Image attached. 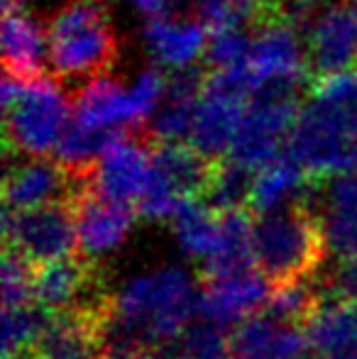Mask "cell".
<instances>
[{
  "label": "cell",
  "mask_w": 357,
  "mask_h": 359,
  "mask_svg": "<svg viewBox=\"0 0 357 359\" xmlns=\"http://www.w3.org/2000/svg\"><path fill=\"white\" fill-rule=\"evenodd\" d=\"M130 3H133L140 13L147 15V18H162V15H167V10H172L181 0H130Z\"/></svg>",
  "instance_id": "31"
},
{
  "label": "cell",
  "mask_w": 357,
  "mask_h": 359,
  "mask_svg": "<svg viewBox=\"0 0 357 359\" xmlns=\"http://www.w3.org/2000/svg\"><path fill=\"white\" fill-rule=\"evenodd\" d=\"M306 67L314 83L357 72V8L348 0L328 5L309 25Z\"/></svg>",
  "instance_id": "8"
},
{
  "label": "cell",
  "mask_w": 357,
  "mask_h": 359,
  "mask_svg": "<svg viewBox=\"0 0 357 359\" xmlns=\"http://www.w3.org/2000/svg\"><path fill=\"white\" fill-rule=\"evenodd\" d=\"M255 171L235 164L233 159H223L215 164L213 176L208 181V189L203 194V203L218 213L230 210H243V205H250L252 196Z\"/></svg>",
  "instance_id": "24"
},
{
  "label": "cell",
  "mask_w": 357,
  "mask_h": 359,
  "mask_svg": "<svg viewBox=\"0 0 357 359\" xmlns=\"http://www.w3.org/2000/svg\"><path fill=\"white\" fill-rule=\"evenodd\" d=\"M248 69L255 76V83L289 76H309L306 54L301 49L299 29L289 22H274L252 34ZM255 86V88H257Z\"/></svg>",
  "instance_id": "15"
},
{
  "label": "cell",
  "mask_w": 357,
  "mask_h": 359,
  "mask_svg": "<svg viewBox=\"0 0 357 359\" xmlns=\"http://www.w3.org/2000/svg\"><path fill=\"white\" fill-rule=\"evenodd\" d=\"M311 196H314V179L284 151V156L255 174L250 208L257 215H269L306 203Z\"/></svg>",
  "instance_id": "17"
},
{
  "label": "cell",
  "mask_w": 357,
  "mask_h": 359,
  "mask_svg": "<svg viewBox=\"0 0 357 359\" xmlns=\"http://www.w3.org/2000/svg\"><path fill=\"white\" fill-rule=\"evenodd\" d=\"M250 47H252V34L243 29H218L210 32L208 47H206V62L213 72L230 67H240L248 62Z\"/></svg>",
  "instance_id": "27"
},
{
  "label": "cell",
  "mask_w": 357,
  "mask_h": 359,
  "mask_svg": "<svg viewBox=\"0 0 357 359\" xmlns=\"http://www.w3.org/2000/svg\"><path fill=\"white\" fill-rule=\"evenodd\" d=\"M333 286H335L338 298H343V301L357 306V259L343 262V266H340L338 274H335Z\"/></svg>",
  "instance_id": "30"
},
{
  "label": "cell",
  "mask_w": 357,
  "mask_h": 359,
  "mask_svg": "<svg viewBox=\"0 0 357 359\" xmlns=\"http://www.w3.org/2000/svg\"><path fill=\"white\" fill-rule=\"evenodd\" d=\"M44 29L54 81L86 79L90 83L103 79L118 59V32L108 0H67Z\"/></svg>",
  "instance_id": "3"
},
{
  "label": "cell",
  "mask_w": 357,
  "mask_h": 359,
  "mask_svg": "<svg viewBox=\"0 0 357 359\" xmlns=\"http://www.w3.org/2000/svg\"><path fill=\"white\" fill-rule=\"evenodd\" d=\"M271 288L262 274H240L228 279H206L201 288V316L218 327L243 325L255 318L271 298Z\"/></svg>",
  "instance_id": "12"
},
{
  "label": "cell",
  "mask_w": 357,
  "mask_h": 359,
  "mask_svg": "<svg viewBox=\"0 0 357 359\" xmlns=\"http://www.w3.org/2000/svg\"><path fill=\"white\" fill-rule=\"evenodd\" d=\"M201 313L196 276L179 264H164L125 279L95 323L105 359H144L189 330Z\"/></svg>",
  "instance_id": "1"
},
{
  "label": "cell",
  "mask_w": 357,
  "mask_h": 359,
  "mask_svg": "<svg viewBox=\"0 0 357 359\" xmlns=\"http://www.w3.org/2000/svg\"><path fill=\"white\" fill-rule=\"evenodd\" d=\"M252 230L255 220L245 210L220 213V240L210 259L203 264L206 279H228L252 271Z\"/></svg>",
  "instance_id": "20"
},
{
  "label": "cell",
  "mask_w": 357,
  "mask_h": 359,
  "mask_svg": "<svg viewBox=\"0 0 357 359\" xmlns=\"http://www.w3.org/2000/svg\"><path fill=\"white\" fill-rule=\"evenodd\" d=\"M325 245L343 262L357 259V171L335 176L316 191Z\"/></svg>",
  "instance_id": "14"
},
{
  "label": "cell",
  "mask_w": 357,
  "mask_h": 359,
  "mask_svg": "<svg viewBox=\"0 0 357 359\" xmlns=\"http://www.w3.org/2000/svg\"><path fill=\"white\" fill-rule=\"evenodd\" d=\"M32 359H39V357H32Z\"/></svg>",
  "instance_id": "36"
},
{
  "label": "cell",
  "mask_w": 357,
  "mask_h": 359,
  "mask_svg": "<svg viewBox=\"0 0 357 359\" xmlns=\"http://www.w3.org/2000/svg\"><path fill=\"white\" fill-rule=\"evenodd\" d=\"M172 227L179 250L206 264L220 240V213L208 208L203 201L186 198L172 217Z\"/></svg>",
  "instance_id": "22"
},
{
  "label": "cell",
  "mask_w": 357,
  "mask_h": 359,
  "mask_svg": "<svg viewBox=\"0 0 357 359\" xmlns=\"http://www.w3.org/2000/svg\"><path fill=\"white\" fill-rule=\"evenodd\" d=\"M3 67L5 74L20 81L44 79V49H47V29L27 13L3 15Z\"/></svg>",
  "instance_id": "18"
},
{
  "label": "cell",
  "mask_w": 357,
  "mask_h": 359,
  "mask_svg": "<svg viewBox=\"0 0 357 359\" xmlns=\"http://www.w3.org/2000/svg\"><path fill=\"white\" fill-rule=\"evenodd\" d=\"M3 235L10 252L22 257L34 269L74 257L79 250L76 215L72 203L47 205V208L25 210L3 215Z\"/></svg>",
  "instance_id": "6"
},
{
  "label": "cell",
  "mask_w": 357,
  "mask_h": 359,
  "mask_svg": "<svg viewBox=\"0 0 357 359\" xmlns=\"http://www.w3.org/2000/svg\"><path fill=\"white\" fill-rule=\"evenodd\" d=\"M306 327L316 357L350 359L357 352V306L343 298L321 301Z\"/></svg>",
  "instance_id": "19"
},
{
  "label": "cell",
  "mask_w": 357,
  "mask_h": 359,
  "mask_svg": "<svg viewBox=\"0 0 357 359\" xmlns=\"http://www.w3.org/2000/svg\"><path fill=\"white\" fill-rule=\"evenodd\" d=\"M286 156L311 179L357 171V72L314 83L286 140Z\"/></svg>",
  "instance_id": "2"
},
{
  "label": "cell",
  "mask_w": 357,
  "mask_h": 359,
  "mask_svg": "<svg viewBox=\"0 0 357 359\" xmlns=\"http://www.w3.org/2000/svg\"><path fill=\"white\" fill-rule=\"evenodd\" d=\"M311 352L306 332L267 313L245 320L230 335L233 359H311Z\"/></svg>",
  "instance_id": "13"
},
{
  "label": "cell",
  "mask_w": 357,
  "mask_h": 359,
  "mask_svg": "<svg viewBox=\"0 0 357 359\" xmlns=\"http://www.w3.org/2000/svg\"><path fill=\"white\" fill-rule=\"evenodd\" d=\"M22 3L25 0H3V15L20 13V10H22Z\"/></svg>",
  "instance_id": "32"
},
{
  "label": "cell",
  "mask_w": 357,
  "mask_h": 359,
  "mask_svg": "<svg viewBox=\"0 0 357 359\" xmlns=\"http://www.w3.org/2000/svg\"><path fill=\"white\" fill-rule=\"evenodd\" d=\"M34 266L27 264L20 255L5 250L3 257V308H25L32 306L34 291Z\"/></svg>",
  "instance_id": "28"
},
{
  "label": "cell",
  "mask_w": 357,
  "mask_h": 359,
  "mask_svg": "<svg viewBox=\"0 0 357 359\" xmlns=\"http://www.w3.org/2000/svg\"><path fill=\"white\" fill-rule=\"evenodd\" d=\"M350 359H357V352H355V355H353V357H350Z\"/></svg>",
  "instance_id": "34"
},
{
  "label": "cell",
  "mask_w": 357,
  "mask_h": 359,
  "mask_svg": "<svg viewBox=\"0 0 357 359\" xmlns=\"http://www.w3.org/2000/svg\"><path fill=\"white\" fill-rule=\"evenodd\" d=\"M152 179L149 144L125 137L115 142L90 169V194L110 203L137 205Z\"/></svg>",
  "instance_id": "9"
},
{
  "label": "cell",
  "mask_w": 357,
  "mask_h": 359,
  "mask_svg": "<svg viewBox=\"0 0 357 359\" xmlns=\"http://www.w3.org/2000/svg\"><path fill=\"white\" fill-rule=\"evenodd\" d=\"M147 49L159 64L186 69L196 62L201 49L208 47V27L198 18H149L142 29Z\"/></svg>",
  "instance_id": "16"
},
{
  "label": "cell",
  "mask_w": 357,
  "mask_h": 359,
  "mask_svg": "<svg viewBox=\"0 0 357 359\" xmlns=\"http://www.w3.org/2000/svg\"><path fill=\"white\" fill-rule=\"evenodd\" d=\"M144 359H177V357H172V355H164V352H152V355H147Z\"/></svg>",
  "instance_id": "33"
},
{
  "label": "cell",
  "mask_w": 357,
  "mask_h": 359,
  "mask_svg": "<svg viewBox=\"0 0 357 359\" xmlns=\"http://www.w3.org/2000/svg\"><path fill=\"white\" fill-rule=\"evenodd\" d=\"M164 90H167V76L159 72L157 67L144 69V72L137 76L135 86L130 88L133 103H135V108H137V113L144 118V123H147L149 115L154 113L159 100L164 98Z\"/></svg>",
  "instance_id": "29"
},
{
  "label": "cell",
  "mask_w": 357,
  "mask_h": 359,
  "mask_svg": "<svg viewBox=\"0 0 357 359\" xmlns=\"http://www.w3.org/2000/svg\"><path fill=\"white\" fill-rule=\"evenodd\" d=\"M353 5H355V8H357V0H353Z\"/></svg>",
  "instance_id": "35"
},
{
  "label": "cell",
  "mask_w": 357,
  "mask_h": 359,
  "mask_svg": "<svg viewBox=\"0 0 357 359\" xmlns=\"http://www.w3.org/2000/svg\"><path fill=\"white\" fill-rule=\"evenodd\" d=\"M49 320L52 316L39 306L3 311V359H32L29 352L39 347Z\"/></svg>",
  "instance_id": "23"
},
{
  "label": "cell",
  "mask_w": 357,
  "mask_h": 359,
  "mask_svg": "<svg viewBox=\"0 0 357 359\" xmlns=\"http://www.w3.org/2000/svg\"><path fill=\"white\" fill-rule=\"evenodd\" d=\"M321 298L318 291L311 281H299V284L281 286L271 291V298L267 303V316L274 320L286 323V325H294L296 323H309L311 316L318 308Z\"/></svg>",
  "instance_id": "25"
},
{
  "label": "cell",
  "mask_w": 357,
  "mask_h": 359,
  "mask_svg": "<svg viewBox=\"0 0 357 359\" xmlns=\"http://www.w3.org/2000/svg\"><path fill=\"white\" fill-rule=\"evenodd\" d=\"M5 110V147L8 156L25 154L29 159H44L57 151L64 130L69 125V103L52 76L25 81L22 90L3 105Z\"/></svg>",
  "instance_id": "5"
},
{
  "label": "cell",
  "mask_w": 357,
  "mask_h": 359,
  "mask_svg": "<svg viewBox=\"0 0 357 359\" xmlns=\"http://www.w3.org/2000/svg\"><path fill=\"white\" fill-rule=\"evenodd\" d=\"M76 123L100 133H123L144 142L147 123L137 113L130 90H125L113 79H95L83 83L74 95V115Z\"/></svg>",
  "instance_id": "10"
},
{
  "label": "cell",
  "mask_w": 357,
  "mask_h": 359,
  "mask_svg": "<svg viewBox=\"0 0 357 359\" xmlns=\"http://www.w3.org/2000/svg\"><path fill=\"white\" fill-rule=\"evenodd\" d=\"M325 250L321 220L306 203L255 217V264L271 288L309 281L323 262Z\"/></svg>",
  "instance_id": "4"
},
{
  "label": "cell",
  "mask_w": 357,
  "mask_h": 359,
  "mask_svg": "<svg viewBox=\"0 0 357 359\" xmlns=\"http://www.w3.org/2000/svg\"><path fill=\"white\" fill-rule=\"evenodd\" d=\"M76 215L79 252L86 262L103 259L125 245L137 217V208L110 203L93 194H86L74 203Z\"/></svg>",
  "instance_id": "11"
},
{
  "label": "cell",
  "mask_w": 357,
  "mask_h": 359,
  "mask_svg": "<svg viewBox=\"0 0 357 359\" xmlns=\"http://www.w3.org/2000/svg\"><path fill=\"white\" fill-rule=\"evenodd\" d=\"M181 359H233L230 355V337L223 332V327L198 323L191 325L179 337Z\"/></svg>",
  "instance_id": "26"
},
{
  "label": "cell",
  "mask_w": 357,
  "mask_h": 359,
  "mask_svg": "<svg viewBox=\"0 0 357 359\" xmlns=\"http://www.w3.org/2000/svg\"><path fill=\"white\" fill-rule=\"evenodd\" d=\"M152 166L169 181L181 198L203 196L215 164L201 156L191 144H149Z\"/></svg>",
  "instance_id": "21"
},
{
  "label": "cell",
  "mask_w": 357,
  "mask_h": 359,
  "mask_svg": "<svg viewBox=\"0 0 357 359\" xmlns=\"http://www.w3.org/2000/svg\"><path fill=\"white\" fill-rule=\"evenodd\" d=\"M90 169H72L59 159L47 156L10 166L3 186L5 210L25 213L59 203L74 205L90 194Z\"/></svg>",
  "instance_id": "7"
}]
</instances>
